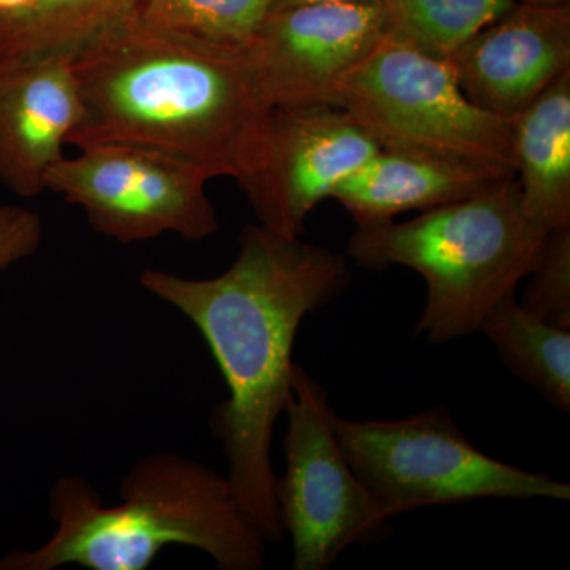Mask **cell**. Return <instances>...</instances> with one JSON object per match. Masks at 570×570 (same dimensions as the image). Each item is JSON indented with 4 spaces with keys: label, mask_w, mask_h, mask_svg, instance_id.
<instances>
[{
    "label": "cell",
    "mask_w": 570,
    "mask_h": 570,
    "mask_svg": "<svg viewBox=\"0 0 570 570\" xmlns=\"http://www.w3.org/2000/svg\"><path fill=\"white\" fill-rule=\"evenodd\" d=\"M510 122L524 213L546 232L570 227V70Z\"/></svg>",
    "instance_id": "5bb4252c"
},
{
    "label": "cell",
    "mask_w": 570,
    "mask_h": 570,
    "mask_svg": "<svg viewBox=\"0 0 570 570\" xmlns=\"http://www.w3.org/2000/svg\"><path fill=\"white\" fill-rule=\"evenodd\" d=\"M272 0H140L142 21L209 43L246 47L254 39Z\"/></svg>",
    "instance_id": "ac0fdd59"
},
{
    "label": "cell",
    "mask_w": 570,
    "mask_h": 570,
    "mask_svg": "<svg viewBox=\"0 0 570 570\" xmlns=\"http://www.w3.org/2000/svg\"><path fill=\"white\" fill-rule=\"evenodd\" d=\"M547 234L527 216L519 183L508 176L407 223L356 224L347 254L367 269H415L428 295L414 336L445 344L479 332L491 311L515 295Z\"/></svg>",
    "instance_id": "277c9868"
},
{
    "label": "cell",
    "mask_w": 570,
    "mask_h": 570,
    "mask_svg": "<svg viewBox=\"0 0 570 570\" xmlns=\"http://www.w3.org/2000/svg\"><path fill=\"white\" fill-rule=\"evenodd\" d=\"M385 36L423 55L449 59L515 0H379Z\"/></svg>",
    "instance_id": "2e32d148"
},
{
    "label": "cell",
    "mask_w": 570,
    "mask_h": 570,
    "mask_svg": "<svg viewBox=\"0 0 570 570\" xmlns=\"http://www.w3.org/2000/svg\"><path fill=\"white\" fill-rule=\"evenodd\" d=\"M330 105L351 115L381 149L441 157L515 176L512 122L483 111L461 89L450 59L384 36L333 86Z\"/></svg>",
    "instance_id": "5b68a950"
},
{
    "label": "cell",
    "mask_w": 570,
    "mask_h": 570,
    "mask_svg": "<svg viewBox=\"0 0 570 570\" xmlns=\"http://www.w3.org/2000/svg\"><path fill=\"white\" fill-rule=\"evenodd\" d=\"M140 284L181 311L208 344L228 389L212 419L230 466L228 482L266 542H281L273 430L292 400L299 325L347 291L346 257L247 224L238 257L223 275L187 279L145 269Z\"/></svg>",
    "instance_id": "6da1fadb"
},
{
    "label": "cell",
    "mask_w": 570,
    "mask_h": 570,
    "mask_svg": "<svg viewBox=\"0 0 570 570\" xmlns=\"http://www.w3.org/2000/svg\"><path fill=\"white\" fill-rule=\"evenodd\" d=\"M193 164L129 145H94L63 156L45 187L78 205L97 234L124 245L176 234L189 242L219 230L206 184Z\"/></svg>",
    "instance_id": "ba28073f"
},
{
    "label": "cell",
    "mask_w": 570,
    "mask_h": 570,
    "mask_svg": "<svg viewBox=\"0 0 570 570\" xmlns=\"http://www.w3.org/2000/svg\"><path fill=\"white\" fill-rule=\"evenodd\" d=\"M370 2V0H272L269 11L291 9V7L309 6V3Z\"/></svg>",
    "instance_id": "7402d4cb"
},
{
    "label": "cell",
    "mask_w": 570,
    "mask_h": 570,
    "mask_svg": "<svg viewBox=\"0 0 570 570\" xmlns=\"http://www.w3.org/2000/svg\"><path fill=\"white\" fill-rule=\"evenodd\" d=\"M332 423L356 478L389 519L480 499H570L569 483L474 448L444 406L389 422H360L333 412Z\"/></svg>",
    "instance_id": "8992f818"
},
{
    "label": "cell",
    "mask_w": 570,
    "mask_h": 570,
    "mask_svg": "<svg viewBox=\"0 0 570 570\" xmlns=\"http://www.w3.org/2000/svg\"><path fill=\"white\" fill-rule=\"evenodd\" d=\"M36 10V0H0V61L9 59Z\"/></svg>",
    "instance_id": "44dd1931"
},
{
    "label": "cell",
    "mask_w": 570,
    "mask_h": 570,
    "mask_svg": "<svg viewBox=\"0 0 570 570\" xmlns=\"http://www.w3.org/2000/svg\"><path fill=\"white\" fill-rule=\"evenodd\" d=\"M41 238L39 214L21 206H0V272L37 253Z\"/></svg>",
    "instance_id": "ffe728a7"
},
{
    "label": "cell",
    "mask_w": 570,
    "mask_h": 570,
    "mask_svg": "<svg viewBox=\"0 0 570 570\" xmlns=\"http://www.w3.org/2000/svg\"><path fill=\"white\" fill-rule=\"evenodd\" d=\"M285 412L287 463L276 478L277 512L291 535L294 569L326 570L348 547L385 538L390 519L341 450L325 389L298 365Z\"/></svg>",
    "instance_id": "52a82bcc"
},
{
    "label": "cell",
    "mask_w": 570,
    "mask_h": 570,
    "mask_svg": "<svg viewBox=\"0 0 570 570\" xmlns=\"http://www.w3.org/2000/svg\"><path fill=\"white\" fill-rule=\"evenodd\" d=\"M517 3L534 7H564L570 6V0H515Z\"/></svg>",
    "instance_id": "603a6c76"
},
{
    "label": "cell",
    "mask_w": 570,
    "mask_h": 570,
    "mask_svg": "<svg viewBox=\"0 0 570 570\" xmlns=\"http://www.w3.org/2000/svg\"><path fill=\"white\" fill-rule=\"evenodd\" d=\"M479 332L490 337L515 376L569 414L570 330L534 316L510 295L491 311Z\"/></svg>",
    "instance_id": "9a60e30c"
},
{
    "label": "cell",
    "mask_w": 570,
    "mask_h": 570,
    "mask_svg": "<svg viewBox=\"0 0 570 570\" xmlns=\"http://www.w3.org/2000/svg\"><path fill=\"white\" fill-rule=\"evenodd\" d=\"M55 535L40 549L14 550L0 570H146L168 546L193 547L223 570H258L266 540L239 505L230 482L171 453L138 461L121 483V501L104 504L81 478L51 490Z\"/></svg>",
    "instance_id": "3957f363"
},
{
    "label": "cell",
    "mask_w": 570,
    "mask_h": 570,
    "mask_svg": "<svg viewBox=\"0 0 570 570\" xmlns=\"http://www.w3.org/2000/svg\"><path fill=\"white\" fill-rule=\"evenodd\" d=\"M530 276L521 305L542 321L570 330V227L546 235Z\"/></svg>",
    "instance_id": "d6986e66"
},
{
    "label": "cell",
    "mask_w": 570,
    "mask_h": 570,
    "mask_svg": "<svg viewBox=\"0 0 570 570\" xmlns=\"http://www.w3.org/2000/svg\"><path fill=\"white\" fill-rule=\"evenodd\" d=\"M379 151L376 140L335 105L277 107L268 167L247 200L265 228L299 238L309 213Z\"/></svg>",
    "instance_id": "30bf717a"
},
{
    "label": "cell",
    "mask_w": 570,
    "mask_h": 570,
    "mask_svg": "<svg viewBox=\"0 0 570 570\" xmlns=\"http://www.w3.org/2000/svg\"><path fill=\"white\" fill-rule=\"evenodd\" d=\"M81 121L71 56L0 61V184L22 198L45 193Z\"/></svg>",
    "instance_id": "7c38bea8"
},
{
    "label": "cell",
    "mask_w": 570,
    "mask_h": 570,
    "mask_svg": "<svg viewBox=\"0 0 570 570\" xmlns=\"http://www.w3.org/2000/svg\"><path fill=\"white\" fill-rule=\"evenodd\" d=\"M82 121L67 145H129L234 178L249 198L272 149L276 107L246 47L209 43L137 13L73 56Z\"/></svg>",
    "instance_id": "7a4b0ae2"
},
{
    "label": "cell",
    "mask_w": 570,
    "mask_h": 570,
    "mask_svg": "<svg viewBox=\"0 0 570 570\" xmlns=\"http://www.w3.org/2000/svg\"><path fill=\"white\" fill-rule=\"evenodd\" d=\"M449 59L472 104L512 121L570 70V6L515 3Z\"/></svg>",
    "instance_id": "8fae6325"
},
{
    "label": "cell",
    "mask_w": 570,
    "mask_h": 570,
    "mask_svg": "<svg viewBox=\"0 0 570 570\" xmlns=\"http://www.w3.org/2000/svg\"><path fill=\"white\" fill-rule=\"evenodd\" d=\"M384 36L379 0L309 3L269 11L247 50L276 108L330 104L337 78Z\"/></svg>",
    "instance_id": "9c48e42d"
},
{
    "label": "cell",
    "mask_w": 570,
    "mask_h": 570,
    "mask_svg": "<svg viewBox=\"0 0 570 570\" xmlns=\"http://www.w3.org/2000/svg\"><path fill=\"white\" fill-rule=\"evenodd\" d=\"M480 168L426 156L381 149L337 184L332 198L356 224L392 220L397 214L464 200L497 181Z\"/></svg>",
    "instance_id": "4fadbf2b"
},
{
    "label": "cell",
    "mask_w": 570,
    "mask_h": 570,
    "mask_svg": "<svg viewBox=\"0 0 570 570\" xmlns=\"http://www.w3.org/2000/svg\"><path fill=\"white\" fill-rule=\"evenodd\" d=\"M140 0H36L9 59L71 56L137 13Z\"/></svg>",
    "instance_id": "e0dca14e"
}]
</instances>
